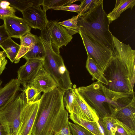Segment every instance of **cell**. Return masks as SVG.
<instances>
[{"mask_svg":"<svg viewBox=\"0 0 135 135\" xmlns=\"http://www.w3.org/2000/svg\"><path fill=\"white\" fill-rule=\"evenodd\" d=\"M65 92L57 87L41 95L32 135H57L69 126L68 113L63 101Z\"/></svg>","mask_w":135,"mask_h":135,"instance_id":"6da1fadb","label":"cell"},{"mask_svg":"<svg viewBox=\"0 0 135 135\" xmlns=\"http://www.w3.org/2000/svg\"><path fill=\"white\" fill-rule=\"evenodd\" d=\"M103 2L88 12L78 17L77 25L99 44L113 51L114 45L110 24Z\"/></svg>","mask_w":135,"mask_h":135,"instance_id":"7a4b0ae2","label":"cell"},{"mask_svg":"<svg viewBox=\"0 0 135 135\" xmlns=\"http://www.w3.org/2000/svg\"><path fill=\"white\" fill-rule=\"evenodd\" d=\"M76 89L85 102L94 109L101 118L110 115L105 106L108 105L109 109L118 107L122 104L126 96L124 93L109 90L98 81Z\"/></svg>","mask_w":135,"mask_h":135,"instance_id":"3957f363","label":"cell"},{"mask_svg":"<svg viewBox=\"0 0 135 135\" xmlns=\"http://www.w3.org/2000/svg\"><path fill=\"white\" fill-rule=\"evenodd\" d=\"M45 50L43 67L56 83L57 87L65 91L73 88L69 71L66 68L62 57L52 45L49 32L42 33L39 37Z\"/></svg>","mask_w":135,"mask_h":135,"instance_id":"277c9868","label":"cell"},{"mask_svg":"<svg viewBox=\"0 0 135 135\" xmlns=\"http://www.w3.org/2000/svg\"><path fill=\"white\" fill-rule=\"evenodd\" d=\"M17 95L12 103L0 111V123L8 135H17L21 112L27 103L24 92Z\"/></svg>","mask_w":135,"mask_h":135,"instance_id":"5b68a950","label":"cell"},{"mask_svg":"<svg viewBox=\"0 0 135 135\" xmlns=\"http://www.w3.org/2000/svg\"><path fill=\"white\" fill-rule=\"evenodd\" d=\"M103 71L108 82L107 88L117 92H134L123 68L114 55Z\"/></svg>","mask_w":135,"mask_h":135,"instance_id":"8992f818","label":"cell"},{"mask_svg":"<svg viewBox=\"0 0 135 135\" xmlns=\"http://www.w3.org/2000/svg\"><path fill=\"white\" fill-rule=\"evenodd\" d=\"M114 55L123 66L133 88L135 80V50L129 44L123 43L113 36Z\"/></svg>","mask_w":135,"mask_h":135,"instance_id":"52a82bcc","label":"cell"},{"mask_svg":"<svg viewBox=\"0 0 135 135\" xmlns=\"http://www.w3.org/2000/svg\"><path fill=\"white\" fill-rule=\"evenodd\" d=\"M79 33L87 54L103 71L113 56V51L100 45L80 30Z\"/></svg>","mask_w":135,"mask_h":135,"instance_id":"ba28073f","label":"cell"},{"mask_svg":"<svg viewBox=\"0 0 135 135\" xmlns=\"http://www.w3.org/2000/svg\"><path fill=\"white\" fill-rule=\"evenodd\" d=\"M39 102L40 99L34 102L27 103L24 107L21 113L17 135H32Z\"/></svg>","mask_w":135,"mask_h":135,"instance_id":"9c48e42d","label":"cell"},{"mask_svg":"<svg viewBox=\"0 0 135 135\" xmlns=\"http://www.w3.org/2000/svg\"><path fill=\"white\" fill-rule=\"evenodd\" d=\"M46 12L39 5L28 8L22 13L23 18L31 28L41 31L46 29L49 21Z\"/></svg>","mask_w":135,"mask_h":135,"instance_id":"30bf717a","label":"cell"},{"mask_svg":"<svg viewBox=\"0 0 135 135\" xmlns=\"http://www.w3.org/2000/svg\"><path fill=\"white\" fill-rule=\"evenodd\" d=\"M72 88L74 97L72 106V113L85 119L97 122L99 119L97 113L83 100L78 93L75 85H73Z\"/></svg>","mask_w":135,"mask_h":135,"instance_id":"8fae6325","label":"cell"},{"mask_svg":"<svg viewBox=\"0 0 135 135\" xmlns=\"http://www.w3.org/2000/svg\"><path fill=\"white\" fill-rule=\"evenodd\" d=\"M44 60L29 59L21 66L17 71V78L24 87L29 83L43 66Z\"/></svg>","mask_w":135,"mask_h":135,"instance_id":"7c38bea8","label":"cell"},{"mask_svg":"<svg viewBox=\"0 0 135 135\" xmlns=\"http://www.w3.org/2000/svg\"><path fill=\"white\" fill-rule=\"evenodd\" d=\"M3 20L6 30L10 38H20L30 32L31 28L23 18L14 15L6 17Z\"/></svg>","mask_w":135,"mask_h":135,"instance_id":"4fadbf2b","label":"cell"},{"mask_svg":"<svg viewBox=\"0 0 135 135\" xmlns=\"http://www.w3.org/2000/svg\"><path fill=\"white\" fill-rule=\"evenodd\" d=\"M51 41L57 51L63 46H66L70 42L73 37L70 35L65 28L56 21H49L47 25Z\"/></svg>","mask_w":135,"mask_h":135,"instance_id":"5bb4252c","label":"cell"},{"mask_svg":"<svg viewBox=\"0 0 135 135\" xmlns=\"http://www.w3.org/2000/svg\"><path fill=\"white\" fill-rule=\"evenodd\" d=\"M110 115L135 131V98L128 105L110 110Z\"/></svg>","mask_w":135,"mask_h":135,"instance_id":"9a60e30c","label":"cell"},{"mask_svg":"<svg viewBox=\"0 0 135 135\" xmlns=\"http://www.w3.org/2000/svg\"><path fill=\"white\" fill-rule=\"evenodd\" d=\"M17 79H13L0 88V111L14 101L21 90Z\"/></svg>","mask_w":135,"mask_h":135,"instance_id":"2e32d148","label":"cell"},{"mask_svg":"<svg viewBox=\"0 0 135 135\" xmlns=\"http://www.w3.org/2000/svg\"><path fill=\"white\" fill-rule=\"evenodd\" d=\"M28 84L43 93L50 92L57 87L56 82L43 66Z\"/></svg>","mask_w":135,"mask_h":135,"instance_id":"e0dca14e","label":"cell"},{"mask_svg":"<svg viewBox=\"0 0 135 135\" xmlns=\"http://www.w3.org/2000/svg\"><path fill=\"white\" fill-rule=\"evenodd\" d=\"M20 39V48L14 62L16 64L18 63L20 59L33 47L40 38L30 32L21 37Z\"/></svg>","mask_w":135,"mask_h":135,"instance_id":"ac0fdd59","label":"cell"},{"mask_svg":"<svg viewBox=\"0 0 135 135\" xmlns=\"http://www.w3.org/2000/svg\"><path fill=\"white\" fill-rule=\"evenodd\" d=\"M135 4V0H117L114 8L107 15L109 23L118 18L126 10L132 9Z\"/></svg>","mask_w":135,"mask_h":135,"instance_id":"d6986e66","label":"cell"},{"mask_svg":"<svg viewBox=\"0 0 135 135\" xmlns=\"http://www.w3.org/2000/svg\"><path fill=\"white\" fill-rule=\"evenodd\" d=\"M87 59L86 68L91 76L93 81L97 80L107 86L108 82L105 78L103 71L102 70L91 57L87 54Z\"/></svg>","mask_w":135,"mask_h":135,"instance_id":"ffe728a7","label":"cell"},{"mask_svg":"<svg viewBox=\"0 0 135 135\" xmlns=\"http://www.w3.org/2000/svg\"><path fill=\"white\" fill-rule=\"evenodd\" d=\"M69 118L75 124L82 126L94 135H102L96 122L85 119L73 113L70 114Z\"/></svg>","mask_w":135,"mask_h":135,"instance_id":"44dd1931","label":"cell"},{"mask_svg":"<svg viewBox=\"0 0 135 135\" xmlns=\"http://www.w3.org/2000/svg\"><path fill=\"white\" fill-rule=\"evenodd\" d=\"M0 47L3 49L11 62H14L20 49V45L9 38L0 45Z\"/></svg>","mask_w":135,"mask_h":135,"instance_id":"7402d4cb","label":"cell"},{"mask_svg":"<svg viewBox=\"0 0 135 135\" xmlns=\"http://www.w3.org/2000/svg\"><path fill=\"white\" fill-rule=\"evenodd\" d=\"M9 6L21 12L33 6L42 5L43 0H8Z\"/></svg>","mask_w":135,"mask_h":135,"instance_id":"603a6c76","label":"cell"},{"mask_svg":"<svg viewBox=\"0 0 135 135\" xmlns=\"http://www.w3.org/2000/svg\"><path fill=\"white\" fill-rule=\"evenodd\" d=\"M45 50L42 43L40 38L33 47L27 52L23 57L26 60L29 59L44 60Z\"/></svg>","mask_w":135,"mask_h":135,"instance_id":"cb8c5ba5","label":"cell"},{"mask_svg":"<svg viewBox=\"0 0 135 135\" xmlns=\"http://www.w3.org/2000/svg\"><path fill=\"white\" fill-rule=\"evenodd\" d=\"M78 17L77 15L73 16L71 18L58 23L64 27L69 35L72 36L79 32L80 27L77 25Z\"/></svg>","mask_w":135,"mask_h":135,"instance_id":"d4e9b609","label":"cell"},{"mask_svg":"<svg viewBox=\"0 0 135 135\" xmlns=\"http://www.w3.org/2000/svg\"><path fill=\"white\" fill-rule=\"evenodd\" d=\"M24 87L22 90L25 93L28 104L35 102L40 99L41 91L29 84Z\"/></svg>","mask_w":135,"mask_h":135,"instance_id":"484cf974","label":"cell"},{"mask_svg":"<svg viewBox=\"0 0 135 135\" xmlns=\"http://www.w3.org/2000/svg\"><path fill=\"white\" fill-rule=\"evenodd\" d=\"M99 118L107 134L114 135L117 129L116 119L110 115L102 118Z\"/></svg>","mask_w":135,"mask_h":135,"instance_id":"4316f807","label":"cell"},{"mask_svg":"<svg viewBox=\"0 0 135 135\" xmlns=\"http://www.w3.org/2000/svg\"><path fill=\"white\" fill-rule=\"evenodd\" d=\"M79 0H43L42 5L43 10L46 11L53 8L67 6Z\"/></svg>","mask_w":135,"mask_h":135,"instance_id":"83f0119b","label":"cell"},{"mask_svg":"<svg viewBox=\"0 0 135 135\" xmlns=\"http://www.w3.org/2000/svg\"><path fill=\"white\" fill-rule=\"evenodd\" d=\"M80 1V10L77 15L78 17L88 12L103 1V0H83Z\"/></svg>","mask_w":135,"mask_h":135,"instance_id":"f1b7e54d","label":"cell"},{"mask_svg":"<svg viewBox=\"0 0 135 135\" xmlns=\"http://www.w3.org/2000/svg\"><path fill=\"white\" fill-rule=\"evenodd\" d=\"M0 1V19L3 20L6 17L15 15V9L9 6L8 2L1 0Z\"/></svg>","mask_w":135,"mask_h":135,"instance_id":"f546056e","label":"cell"},{"mask_svg":"<svg viewBox=\"0 0 135 135\" xmlns=\"http://www.w3.org/2000/svg\"><path fill=\"white\" fill-rule=\"evenodd\" d=\"M73 88L65 91L63 101L65 107L70 114L72 113V106L74 99Z\"/></svg>","mask_w":135,"mask_h":135,"instance_id":"4dcf8cb0","label":"cell"},{"mask_svg":"<svg viewBox=\"0 0 135 135\" xmlns=\"http://www.w3.org/2000/svg\"><path fill=\"white\" fill-rule=\"evenodd\" d=\"M70 131L73 135H94L90 131L79 125L69 122Z\"/></svg>","mask_w":135,"mask_h":135,"instance_id":"1f68e13d","label":"cell"},{"mask_svg":"<svg viewBox=\"0 0 135 135\" xmlns=\"http://www.w3.org/2000/svg\"><path fill=\"white\" fill-rule=\"evenodd\" d=\"M116 119L117 129L114 135H135V131Z\"/></svg>","mask_w":135,"mask_h":135,"instance_id":"d6a6232c","label":"cell"},{"mask_svg":"<svg viewBox=\"0 0 135 135\" xmlns=\"http://www.w3.org/2000/svg\"><path fill=\"white\" fill-rule=\"evenodd\" d=\"M80 8V5L72 4L67 6L53 8L52 9L56 10H61L74 12L78 13L79 11Z\"/></svg>","mask_w":135,"mask_h":135,"instance_id":"836d02e7","label":"cell"},{"mask_svg":"<svg viewBox=\"0 0 135 135\" xmlns=\"http://www.w3.org/2000/svg\"><path fill=\"white\" fill-rule=\"evenodd\" d=\"M10 38L7 33L4 24L0 26V45Z\"/></svg>","mask_w":135,"mask_h":135,"instance_id":"e575fe53","label":"cell"},{"mask_svg":"<svg viewBox=\"0 0 135 135\" xmlns=\"http://www.w3.org/2000/svg\"><path fill=\"white\" fill-rule=\"evenodd\" d=\"M7 62L6 58L0 59V76L5 69Z\"/></svg>","mask_w":135,"mask_h":135,"instance_id":"d590c367","label":"cell"},{"mask_svg":"<svg viewBox=\"0 0 135 135\" xmlns=\"http://www.w3.org/2000/svg\"><path fill=\"white\" fill-rule=\"evenodd\" d=\"M57 135H72V134L69 129H63Z\"/></svg>","mask_w":135,"mask_h":135,"instance_id":"8d00e7d4","label":"cell"},{"mask_svg":"<svg viewBox=\"0 0 135 135\" xmlns=\"http://www.w3.org/2000/svg\"><path fill=\"white\" fill-rule=\"evenodd\" d=\"M0 135H8L3 126L0 123Z\"/></svg>","mask_w":135,"mask_h":135,"instance_id":"74e56055","label":"cell"},{"mask_svg":"<svg viewBox=\"0 0 135 135\" xmlns=\"http://www.w3.org/2000/svg\"><path fill=\"white\" fill-rule=\"evenodd\" d=\"M6 54L4 51H0V59L6 58Z\"/></svg>","mask_w":135,"mask_h":135,"instance_id":"f35d334b","label":"cell"},{"mask_svg":"<svg viewBox=\"0 0 135 135\" xmlns=\"http://www.w3.org/2000/svg\"><path fill=\"white\" fill-rule=\"evenodd\" d=\"M2 83V80L0 79V87Z\"/></svg>","mask_w":135,"mask_h":135,"instance_id":"ab89813d","label":"cell"}]
</instances>
